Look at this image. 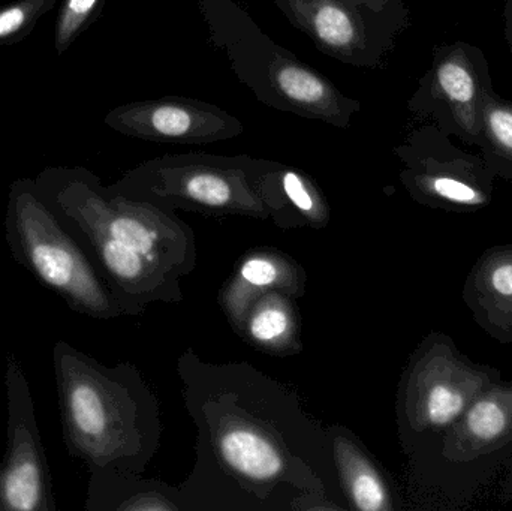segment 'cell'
<instances>
[{
	"instance_id": "ffe728a7",
	"label": "cell",
	"mask_w": 512,
	"mask_h": 511,
	"mask_svg": "<svg viewBox=\"0 0 512 511\" xmlns=\"http://www.w3.org/2000/svg\"><path fill=\"white\" fill-rule=\"evenodd\" d=\"M427 186L445 200L460 204H480L483 203V195L475 191L472 186L460 182V180L451 179V177H432L427 179Z\"/></svg>"
},
{
	"instance_id": "7402d4cb",
	"label": "cell",
	"mask_w": 512,
	"mask_h": 511,
	"mask_svg": "<svg viewBox=\"0 0 512 511\" xmlns=\"http://www.w3.org/2000/svg\"><path fill=\"white\" fill-rule=\"evenodd\" d=\"M345 2L357 8L358 11L360 9H369V11L376 12L381 11L387 5L388 0H345Z\"/></svg>"
},
{
	"instance_id": "5b68a950",
	"label": "cell",
	"mask_w": 512,
	"mask_h": 511,
	"mask_svg": "<svg viewBox=\"0 0 512 511\" xmlns=\"http://www.w3.org/2000/svg\"><path fill=\"white\" fill-rule=\"evenodd\" d=\"M261 159L207 153L164 155L128 171L110 191L167 210L270 219L258 191Z\"/></svg>"
},
{
	"instance_id": "d6986e66",
	"label": "cell",
	"mask_w": 512,
	"mask_h": 511,
	"mask_svg": "<svg viewBox=\"0 0 512 511\" xmlns=\"http://www.w3.org/2000/svg\"><path fill=\"white\" fill-rule=\"evenodd\" d=\"M484 119L492 140L505 152L512 153V108L487 101Z\"/></svg>"
},
{
	"instance_id": "7c38bea8",
	"label": "cell",
	"mask_w": 512,
	"mask_h": 511,
	"mask_svg": "<svg viewBox=\"0 0 512 511\" xmlns=\"http://www.w3.org/2000/svg\"><path fill=\"white\" fill-rule=\"evenodd\" d=\"M87 511H185L179 486L141 474L90 468Z\"/></svg>"
},
{
	"instance_id": "5bb4252c",
	"label": "cell",
	"mask_w": 512,
	"mask_h": 511,
	"mask_svg": "<svg viewBox=\"0 0 512 511\" xmlns=\"http://www.w3.org/2000/svg\"><path fill=\"white\" fill-rule=\"evenodd\" d=\"M436 81L445 98L453 105L460 123L469 131H474L477 83L468 65L454 56L445 59L436 69Z\"/></svg>"
},
{
	"instance_id": "52a82bcc",
	"label": "cell",
	"mask_w": 512,
	"mask_h": 511,
	"mask_svg": "<svg viewBox=\"0 0 512 511\" xmlns=\"http://www.w3.org/2000/svg\"><path fill=\"white\" fill-rule=\"evenodd\" d=\"M105 123L128 137L182 146L230 140L245 131L243 123L222 108L182 96L120 105L105 116Z\"/></svg>"
},
{
	"instance_id": "44dd1931",
	"label": "cell",
	"mask_w": 512,
	"mask_h": 511,
	"mask_svg": "<svg viewBox=\"0 0 512 511\" xmlns=\"http://www.w3.org/2000/svg\"><path fill=\"white\" fill-rule=\"evenodd\" d=\"M493 288L504 296H512V264H505L495 270L492 276Z\"/></svg>"
},
{
	"instance_id": "8992f818",
	"label": "cell",
	"mask_w": 512,
	"mask_h": 511,
	"mask_svg": "<svg viewBox=\"0 0 512 511\" xmlns=\"http://www.w3.org/2000/svg\"><path fill=\"white\" fill-rule=\"evenodd\" d=\"M6 450L0 462V511H56L50 465L42 446L35 402L14 353L5 362Z\"/></svg>"
},
{
	"instance_id": "30bf717a",
	"label": "cell",
	"mask_w": 512,
	"mask_h": 511,
	"mask_svg": "<svg viewBox=\"0 0 512 511\" xmlns=\"http://www.w3.org/2000/svg\"><path fill=\"white\" fill-rule=\"evenodd\" d=\"M291 23L319 50L346 63H363L369 36L357 8L345 0H277Z\"/></svg>"
},
{
	"instance_id": "ac0fdd59",
	"label": "cell",
	"mask_w": 512,
	"mask_h": 511,
	"mask_svg": "<svg viewBox=\"0 0 512 511\" xmlns=\"http://www.w3.org/2000/svg\"><path fill=\"white\" fill-rule=\"evenodd\" d=\"M468 428L481 440L498 437L505 428V414L496 402H478L468 416Z\"/></svg>"
},
{
	"instance_id": "9c48e42d",
	"label": "cell",
	"mask_w": 512,
	"mask_h": 511,
	"mask_svg": "<svg viewBox=\"0 0 512 511\" xmlns=\"http://www.w3.org/2000/svg\"><path fill=\"white\" fill-rule=\"evenodd\" d=\"M256 182L271 221L282 230H322L330 224V204L309 174L261 159Z\"/></svg>"
},
{
	"instance_id": "4fadbf2b",
	"label": "cell",
	"mask_w": 512,
	"mask_h": 511,
	"mask_svg": "<svg viewBox=\"0 0 512 511\" xmlns=\"http://www.w3.org/2000/svg\"><path fill=\"white\" fill-rule=\"evenodd\" d=\"M297 299L268 293L252 303L236 333L251 347L274 357L297 356L303 351Z\"/></svg>"
},
{
	"instance_id": "e0dca14e",
	"label": "cell",
	"mask_w": 512,
	"mask_h": 511,
	"mask_svg": "<svg viewBox=\"0 0 512 511\" xmlns=\"http://www.w3.org/2000/svg\"><path fill=\"white\" fill-rule=\"evenodd\" d=\"M465 407V399L447 386H435L424 401V414L433 426H445L453 422Z\"/></svg>"
},
{
	"instance_id": "3957f363",
	"label": "cell",
	"mask_w": 512,
	"mask_h": 511,
	"mask_svg": "<svg viewBox=\"0 0 512 511\" xmlns=\"http://www.w3.org/2000/svg\"><path fill=\"white\" fill-rule=\"evenodd\" d=\"M69 230L92 228L183 278L197 267V236L173 210L132 200L87 171H50L35 182Z\"/></svg>"
},
{
	"instance_id": "2e32d148",
	"label": "cell",
	"mask_w": 512,
	"mask_h": 511,
	"mask_svg": "<svg viewBox=\"0 0 512 511\" xmlns=\"http://www.w3.org/2000/svg\"><path fill=\"white\" fill-rule=\"evenodd\" d=\"M104 0H63L54 27V48L65 53L81 32L98 17Z\"/></svg>"
},
{
	"instance_id": "ba28073f",
	"label": "cell",
	"mask_w": 512,
	"mask_h": 511,
	"mask_svg": "<svg viewBox=\"0 0 512 511\" xmlns=\"http://www.w3.org/2000/svg\"><path fill=\"white\" fill-rule=\"evenodd\" d=\"M307 291V272L295 258L264 246L240 257L218 294L219 306L236 332L248 309L259 297L283 293L301 299Z\"/></svg>"
},
{
	"instance_id": "7a4b0ae2",
	"label": "cell",
	"mask_w": 512,
	"mask_h": 511,
	"mask_svg": "<svg viewBox=\"0 0 512 511\" xmlns=\"http://www.w3.org/2000/svg\"><path fill=\"white\" fill-rule=\"evenodd\" d=\"M63 443L90 468L143 474L161 449L162 411L132 363L107 366L66 341L53 347Z\"/></svg>"
},
{
	"instance_id": "277c9868",
	"label": "cell",
	"mask_w": 512,
	"mask_h": 511,
	"mask_svg": "<svg viewBox=\"0 0 512 511\" xmlns=\"http://www.w3.org/2000/svg\"><path fill=\"white\" fill-rule=\"evenodd\" d=\"M5 240L15 263L72 311L93 320L126 317L92 258L32 180H15L9 188Z\"/></svg>"
},
{
	"instance_id": "8fae6325",
	"label": "cell",
	"mask_w": 512,
	"mask_h": 511,
	"mask_svg": "<svg viewBox=\"0 0 512 511\" xmlns=\"http://www.w3.org/2000/svg\"><path fill=\"white\" fill-rule=\"evenodd\" d=\"M325 429L349 511L393 509L387 479L358 435L342 425H331Z\"/></svg>"
},
{
	"instance_id": "9a60e30c",
	"label": "cell",
	"mask_w": 512,
	"mask_h": 511,
	"mask_svg": "<svg viewBox=\"0 0 512 511\" xmlns=\"http://www.w3.org/2000/svg\"><path fill=\"white\" fill-rule=\"evenodd\" d=\"M57 0H15L0 6V45H12L26 39L35 30L39 18L56 6Z\"/></svg>"
},
{
	"instance_id": "6da1fadb",
	"label": "cell",
	"mask_w": 512,
	"mask_h": 511,
	"mask_svg": "<svg viewBox=\"0 0 512 511\" xmlns=\"http://www.w3.org/2000/svg\"><path fill=\"white\" fill-rule=\"evenodd\" d=\"M195 426L185 511H349L327 429L297 393L248 362L177 360Z\"/></svg>"
}]
</instances>
